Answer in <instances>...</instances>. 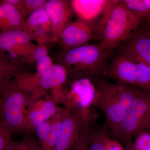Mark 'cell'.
Wrapping results in <instances>:
<instances>
[{"label": "cell", "mask_w": 150, "mask_h": 150, "mask_svg": "<svg viewBox=\"0 0 150 150\" xmlns=\"http://www.w3.org/2000/svg\"><path fill=\"white\" fill-rule=\"evenodd\" d=\"M112 52L103 49L99 44L87 43L59 52L56 56V64L64 67L68 76L81 74L82 78H87L93 83L104 74Z\"/></svg>", "instance_id": "cell-1"}, {"label": "cell", "mask_w": 150, "mask_h": 150, "mask_svg": "<svg viewBox=\"0 0 150 150\" xmlns=\"http://www.w3.org/2000/svg\"><path fill=\"white\" fill-rule=\"evenodd\" d=\"M95 97L93 104L104 113L105 124L110 131L122 120L132 102L143 91L141 89L100 79L93 82Z\"/></svg>", "instance_id": "cell-2"}, {"label": "cell", "mask_w": 150, "mask_h": 150, "mask_svg": "<svg viewBox=\"0 0 150 150\" xmlns=\"http://www.w3.org/2000/svg\"><path fill=\"white\" fill-rule=\"evenodd\" d=\"M141 25L123 0L109 1L99 46L113 51Z\"/></svg>", "instance_id": "cell-3"}, {"label": "cell", "mask_w": 150, "mask_h": 150, "mask_svg": "<svg viewBox=\"0 0 150 150\" xmlns=\"http://www.w3.org/2000/svg\"><path fill=\"white\" fill-rule=\"evenodd\" d=\"M32 97L12 81L0 95V121L12 134L29 132L26 109Z\"/></svg>", "instance_id": "cell-4"}, {"label": "cell", "mask_w": 150, "mask_h": 150, "mask_svg": "<svg viewBox=\"0 0 150 150\" xmlns=\"http://www.w3.org/2000/svg\"><path fill=\"white\" fill-rule=\"evenodd\" d=\"M104 75L150 93V67L130 56L112 54Z\"/></svg>", "instance_id": "cell-5"}, {"label": "cell", "mask_w": 150, "mask_h": 150, "mask_svg": "<svg viewBox=\"0 0 150 150\" xmlns=\"http://www.w3.org/2000/svg\"><path fill=\"white\" fill-rule=\"evenodd\" d=\"M150 127V93L143 91L134 100L116 127L109 131L110 137L126 143Z\"/></svg>", "instance_id": "cell-6"}, {"label": "cell", "mask_w": 150, "mask_h": 150, "mask_svg": "<svg viewBox=\"0 0 150 150\" xmlns=\"http://www.w3.org/2000/svg\"><path fill=\"white\" fill-rule=\"evenodd\" d=\"M23 30L0 33V56L20 66L35 64L37 44Z\"/></svg>", "instance_id": "cell-7"}, {"label": "cell", "mask_w": 150, "mask_h": 150, "mask_svg": "<svg viewBox=\"0 0 150 150\" xmlns=\"http://www.w3.org/2000/svg\"><path fill=\"white\" fill-rule=\"evenodd\" d=\"M112 54L130 56L150 67V38L141 25L115 48Z\"/></svg>", "instance_id": "cell-8"}, {"label": "cell", "mask_w": 150, "mask_h": 150, "mask_svg": "<svg viewBox=\"0 0 150 150\" xmlns=\"http://www.w3.org/2000/svg\"><path fill=\"white\" fill-rule=\"evenodd\" d=\"M44 9L51 23V42H59L61 34L71 22L74 14L71 1L68 0H48Z\"/></svg>", "instance_id": "cell-9"}, {"label": "cell", "mask_w": 150, "mask_h": 150, "mask_svg": "<svg viewBox=\"0 0 150 150\" xmlns=\"http://www.w3.org/2000/svg\"><path fill=\"white\" fill-rule=\"evenodd\" d=\"M95 30L91 24L79 18L71 22L65 28L60 37V46L63 51L87 44L95 38Z\"/></svg>", "instance_id": "cell-10"}, {"label": "cell", "mask_w": 150, "mask_h": 150, "mask_svg": "<svg viewBox=\"0 0 150 150\" xmlns=\"http://www.w3.org/2000/svg\"><path fill=\"white\" fill-rule=\"evenodd\" d=\"M83 112H71L62 122L59 137L53 150H69L76 142L81 129L87 122V117Z\"/></svg>", "instance_id": "cell-11"}, {"label": "cell", "mask_w": 150, "mask_h": 150, "mask_svg": "<svg viewBox=\"0 0 150 150\" xmlns=\"http://www.w3.org/2000/svg\"><path fill=\"white\" fill-rule=\"evenodd\" d=\"M51 23L44 8L35 11L29 15L25 22L23 30L35 40L37 44L51 42Z\"/></svg>", "instance_id": "cell-12"}, {"label": "cell", "mask_w": 150, "mask_h": 150, "mask_svg": "<svg viewBox=\"0 0 150 150\" xmlns=\"http://www.w3.org/2000/svg\"><path fill=\"white\" fill-rule=\"evenodd\" d=\"M68 73L62 65L54 64L46 74L40 79L30 90L34 98H38L48 90H60L67 81Z\"/></svg>", "instance_id": "cell-13"}, {"label": "cell", "mask_w": 150, "mask_h": 150, "mask_svg": "<svg viewBox=\"0 0 150 150\" xmlns=\"http://www.w3.org/2000/svg\"><path fill=\"white\" fill-rule=\"evenodd\" d=\"M69 106L71 110L74 105L82 109H86L93 104L95 97V88L93 83L87 78L75 80L71 85L69 93H67Z\"/></svg>", "instance_id": "cell-14"}, {"label": "cell", "mask_w": 150, "mask_h": 150, "mask_svg": "<svg viewBox=\"0 0 150 150\" xmlns=\"http://www.w3.org/2000/svg\"><path fill=\"white\" fill-rule=\"evenodd\" d=\"M55 100L47 99L42 102L35 103L31 101L32 106L26 112L28 127L29 131L48 121L62 109L56 105Z\"/></svg>", "instance_id": "cell-15"}, {"label": "cell", "mask_w": 150, "mask_h": 150, "mask_svg": "<svg viewBox=\"0 0 150 150\" xmlns=\"http://www.w3.org/2000/svg\"><path fill=\"white\" fill-rule=\"evenodd\" d=\"M26 17L14 7L1 1L0 6V33L23 30Z\"/></svg>", "instance_id": "cell-16"}, {"label": "cell", "mask_w": 150, "mask_h": 150, "mask_svg": "<svg viewBox=\"0 0 150 150\" xmlns=\"http://www.w3.org/2000/svg\"><path fill=\"white\" fill-rule=\"evenodd\" d=\"M71 110L68 108H62L51 119V125L49 135L43 144H41L42 150H53L59 137L62 122Z\"/></svg>", "instance_id": "cell-17"}, {"label": "cell", "mask_w": 150, "mask_h": 150, "mask_svg": "<svg viewBox=\"0 0 150 150\" xmlns=\"http://www.w3.org/2000/svg\"><path fill=\"white\" fill-rule=\"evenodd\" d=\"M21 70V66L0 56V95Z\"/></svg>", "instance_id": "cell-18"}, {"label": "cell", "mask_w": 150, "mask_h": 150, "mask_svg": "<svg viewBox=\"0 0 150 150\" xmlns=\"http://www.w3.org/2000/svg\"><path fill=\"white\" fill-rule=\"evenodd\" d=\"M128 8L140 20L142 25H150V9L144 0H123Z\"/></svg>", "instance_id": "cell-19"}, {"label": "cell", "mask_w": 150, "mask_h": 150, "mask_svg": "<svg viewBox=\"0 0 150 150\" xmlns=\"http://www.w3.org/2000/svg\"><path fill=\"white\" fill-rule=\"evenodd\" d=\"M109 136L105 129H97L91 132L88 150H105V142Z\"/></svg>", "instance_id": "cell-20"}, {"label": "cell", "mask_w": 150, "mask_h": 150, "mask_svg": "<svg viewBox=\"0 0 150 150\" xmlns=\"http://www.w3.org/2000/svg\"><path fill=\"white\" fill-rule=\"evenodd\" d=\"M6 150H42V149L31 137H26L18 142L12 141Z\"/></svg>", "instance_id": "cell-21"}, {"label": "cell", "mask_w": 150, "mask_h": 150, "mask_svg": "<svg viewBox=\"0 0 150 150\" xmlns=\"http://www.w3.org/2000/svg\"><path fill=\"white\" fill-rule=\"evenodd\" d=\"M133 147L134 150H150V131H142L136 136Z\"/></svg>", "instance_id": "cell-22"}, {"label": "cell", "mask_w": 150, "mask_h": 150, "mask_svg": "<svg viewBox=\"0 0 150 150\" xmlns=\"http://www.w3.org/2000/svg\"><path fill=\"white\" fill-rule=\"evenodd\" d=\"M46 0H23V8L25 14L30 15L41 8H44Z\"/></svg>", "instance_id": "cell-23"}, {"label": "cell", "mask_w": 150, "mask_h": 150, "mask_svg": "<svg viewBox=\"0 0 150 150\" xmlns=\"http://www.w3.org/2000/svg\"><path fill=\"white\" fill-rule=\"evenodd\" d=\"M11 133L0 121V150H6L11 142Z\"/></svg>", "instance_id": "cell-24"}, {"label": "cell", "mask_w": 150, "mask_h": 150, "mask_svg": "<svg viewBox=\"0 0 150 150\" xmlns=\"http://www.w3.org/2000/svg\"><path fill=\"white\" fill-rule=\"evenodd\" d=\"M51 119L44 122L35 129L36 133L40 144H43L48 138L51 129Z\"/></svg>", "instance_id": "cell-25"}, {"label": "cell", "mask_w": 150, "mask_h": 150, "mask_svg": "<svg viewBox=\"0 0 150 150\" xmlns=\"http://www.w3.org/2000/svg\"><path fill=\"white\" fill-rule=\"evenodd\" d=\"M105 150H125L120 142L108 137L105 145Z\"/></svg>", "instance_id": "cell-26"}, {"label": "cell", "mask_w": 150, "mask_h": 150, "mask_svg": "<svg viewBox=\"0 0 150 150\" xmlns=\"http://www.w3.org/2000/svg\"><path fill=\"white\" fill-rule=\"evenodd\" d=\"M3 1L10 4L26 17H27L23 8V0H3Z\"/></svg>", "instance_id": "cell-27"}, {"label": "cell", "mask_w": 150, "mask_h": 150, "mask_svg": "<svg viewBox=\"0 0 150 150\" xmlns=\"http://www.w3.org/2000/svg\"><path fill=\"white\" fill-rule=\"evenodd\" d=\"M144 26L145 30H146V32L149 37L150 38V25H143Z\"/></svg>", "instance_id": "cell-28"}, {"label": "cell", "mask_w": 150, "mask_h": 150, "mask_svg": "<svg viewBox=\"0 0 150 150\" xmlns=\"http://www.w3.org/2000/svg\"><path fill=\"white\" fill-rule=\"evenodd\" d=\"M125 150H134V148H133V146H129L128 148Z\"/></svg>", "instance_id": "cell-29"}, {"label": "cell", "mask_w": 150, "mask_h": 150, "mask_svg": "<svg viewBox=\"0 0 150 150\" xmlns=\"http://www.w3.org/2000/svg\"><path fill=\"white\" fill-rule=\"evenodd\" d=\"M1 1H0V6L1 5Z\"/></svg>", "instance_id": "cell-30"}, {"label": "cell", "mask_w": 150, "mask_h": 150, "mask_svg": "<svg viewBox=\"0 0 150 150\" xmlns=\"http://www.w3.org/2000/svg\"><path fill=\"white\" fill-rule=\"evenodd\" d=\"M148 130H149V131H150V128H149V129H148Z\"/></svg>", "instance_id": "cell-31"}]
</instances>
